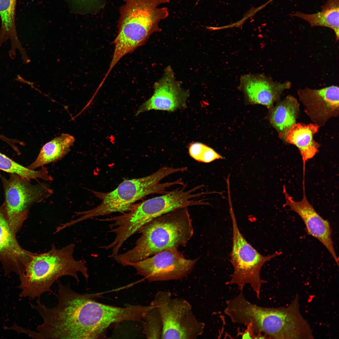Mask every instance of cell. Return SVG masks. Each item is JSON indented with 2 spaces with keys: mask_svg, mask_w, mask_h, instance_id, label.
I'll return each mask as SVG.
<instances>
[{
  "mask_svg": "<svg viewBox=\"0 0 339 339\" xmlns=\"http://www.w3.org/2000/svg\"><path fill=\"white\" fill-rule=\"evenodd\" d=\"M137 233L141 235L135 246L114 258L124 266H131L167 249L186 246L194 230L188 208L185 207L154 218Z\"/></svg>",
  "mask_w": 339,
  "mask_h": 339,
  "instance_id": "1",
  "label": "cell"
},
{
  "mask_svg": "<svg viewBox=\"0 0 339 339\" xmlns=\"http://www.w3.org/2000/svg\"><path fill=\"white\" fill-rule=\"evenodd\" d=\"M75 247L72 243L58 249L53 244L47 252L32 253L19 276L20 296L33 299L46 292L55 295L51 287L56 281L66 276L73 277L79 282L78 272L87 280L89 275L85 262L74 257Z\"/></svg>",
  "mask_w": 339,
  "mask_h": 339,
  "instance_id": "2",
  "label": "cell"
},
{
  "mask_svg": "<svg viewBox=\"0 0 339 339\" xmlns=\"http://www.w3.org/2000/svg\"><path fill=\"white\" fill-rule=\"evenodd\" d=\"M119 9L118 32L110 65L113 67L125 55L143 45L154 32H160L159 22L169 16L168 8H158L170 0H123Z\"/></svg>",
  "mask_w": 339,
  "mask_h": 339,
  "instance_id": "3",
  "label": "cell"
},
{
  "mask_svg": "<svg viewBox=\"0 0 339 339\" xmlns=\"http://www.w3.org/2000/svg\"><path fill=\"white\" fill-rule=\"evenodd\" d=\"M180 168L163 167L149 175L140 178L126 180L113 191L108 192L92 191L94 195L101 200L100 205L90 210L75 212L78 218L73 220L77 223L95 217L119 212L124 213L131 210L135 202L147 195L154 194H163L169 188L175 185H184L181 178L171 182L161 183L165 177L178 172H182Z\"/></svg>",
  "mask_w": 339,
  "mask_h": 339,
  "instance_id": "4",
  "label": "cell"
},
{
  "mask_svg": "<svg viewBox=\"0 0 339 339\" xmlns=\"http://www.w3.org/2000/svg\"><path fill=\"white\" fill-rule=\"evenodd\" d=\"M230 213L233 225V245L230 261L234 272L230 279L226 283L236 284L240 291L246 284H249L259 299L261 286L266 282L261 277V267L266 262L282 252H276L267 256L261 254L241 233L232 206H230Z\"/></svg>",
  "mask_w": 339,
  "mask_h": 339,
  "instance_id": "5",
  "label": "cell"
},
{
  "mask_svg": "<svg viewBox=\"0 0 339 339\" xmlns=\"http://www.w3.org/2000/svg\"><path fill=\"white\" fill-rule=\"evenodd\" d=\"M153 301L161 318V339H195L203 333L205 324L196 318L186 300L173 297L169 291H160Z\"/></svg>",
  "mask_w": 339,
  "mask_h": 339,
  "instance_id": "6",
  "label": "cell"
},
{
  "mask_svg": "<svg viewBox=\"0 0 339 339\" xmlns=\"http://www.w3.org/2000/svg\"><path fill=\"white\" fill-rule=\"evenodd\" d=\"M5 201L3 204L10 226L15 234L26 219L30 207L50 196L53 190L47 185L33 184L15 174L9 178L2 177Z\"/></svg>",
  "mask_w": 339,
  "mask_h": 339,
  "instance_id": "7",
  "label": "cell"
},
{
  "mask_svg": "<svg viewBox=\"0 0 339 339\" xmlns=\"http://www.w3.org/2000/svg\"><path fill=\"white\" fill-rule=\"evenodd\" d=\"M198 258H185L177 248L167 249L131 266L150 282L181 279L193 270Z\"/></svg>",
  "mask_w": 339,
  "mask_h": 339,
  "instance_id": "8",
  "label": "cell"
},
{
  "mask_svg": "<svg viewBox=\"0 0 339 339\" xmlns=\"http://www.w3.org/2000/svg\"><path fill=\"white\" fill-rule=\"evenodd\" d=\"M153 87V95L139 107L136 116L152 110L173 111L186 108L188 92L176 80L170 66L165 68L163 76L154 83Z\"/></svg>",
  "mask_w": 339,
  "mask_h": 339,
  "instance_id": "9",
  "label": "cell"
},
{
  "mask_svg": "<svg viewBox=\"0 0 339 339\" xmlns=\"http://www.w3.org/2000/svg\"><path fill=\"white\" fill-rule=\"evenodd\" d=\"M339 87L332 85L318 89L306 88L298 90L304 111L319 127L339 116Z\"/></svg>",
  "mask_w": 339,
  "mask_h": 339,
  "instance_id": "10",
  "label": "cell"
},
{
  "mask_svg": "<svg viewBox=\"0 0 339 339\" xmlns=\"http://www.w3.org/2000/svg\"><path fill=\"white\" fill-rule=\"evenodd\" d=\"M304 189L302 199L296 201L288 193L285 186H283V193L285 202L283 206L289 207L290 210L299 216L305 225L308 234L317 239L326 247L338 265L339 259L335 251L330 223L317 213L308 202Z\"/></svg>",
  "mask_w": 339,
  "mask_h": 339,
  "instance_id": "11",
  "label": "cell"
},
{
  "mask_svg": "<svg viewBox=\"0 0 339 339\" xmlns=\"http://www.w3.org/2000/svg\"><path fill=\"white\" fill-rule=\"evenodd\" d=\"M239 89L251 103L264 105L271 109L280 100L285 90L291 88V83L276 82L262 74H248L241 75Z\"/></svg>",
  "mask_w": 339,
  "mask_h": 339,
  "instance_id": "12",
  "label": "cell"
},
{
  "mask_svg": "<svg viewBox=\"0 0 339 339\" xmlns=\"http://www.w3.org/2000/svg\"><path fill=\"white\" fill-rule=\"evenodd\" d=\"M32 253L19 245L5 214L3 205L0 207V259L9 265V271L19 275Z\"/></svg>",
  "mask_w": 339,
  "mask_h": 339,
  "instance_id": "13",
  "label": "cell"
},
{
  "mask_svg": "<svg viewBox=\"0 0 339 339\" xmlns=\"http://www.w3.org/2000/svg\"><path fill=\"white\" fill-rule=\"evenodd\" d=\"M17 0H0V47L10 40L11 48L9 51L10 57H16V51L20 54L22 62H28L29 58L22 46L18 36L15 23V11Z\"/></svg>",
  "mask_w": 339,
  "mask_h": 339,
  "instance_id": "14",
  "label": "cell"
},
{
  "mask_svg": "<svg viewBox=\"0 0 339 339\" xmlns=\"http://www.w3.org/2000/svg\"><path fill=\"white\" fill-rule=\"evenodd\" d=\"M319 126L313 123H296L287 132L283 140L299 149L304 163L313 158L319 151L320 145L313 138Z\"/></svg>",
  "mask_w": 339,
  "mask_h": 339,
  "instance_id": "15",
  "label": "cell"
},
{
  "mask_svg": "<svg viewBox=\"0 0 339 339\" xmlns=\"http://www.w3.org/2000/svg\"><path fill=\"white\" fill-rule=\"evenodd\" d=\"M270 109V121L277 131L279 138L283 140L288 131L296 123L299 104L295 98L288 95Z\"/></svg>",
  "mask_w": 339,
  "mask_h": 339,
  "instance_id": "16",
  "label": "cell"
},
{
  "mask_svg": "<svg viewBox=\"0 0 339 339\" xmlns=\"http://www.w3.org/2000/svg\"><path fill=\"white\" fill-rule=\"evenodd\" d=\"M75 141L73 136L62 134L43 145L35 159L27 167L35 170L61 159L70 151Z\"/></svg>",
  "mask_w": 339,
  "mask_h": 339,
  "instance_id": "17",
  "label": "cell"
},
{
  "mask_svg": "<svg viewBox=\"0 0 339 339\" xmlns=\"http://www.w3.org/2000/svg\"><path fill=\"white\" fill-rule=\"evenodd\" d=\"M308 22L312 26H323L333 30L336 40L339 37V0H327L321 11L316 13L306 14L297 12L292 14Z\"/></svg>",
  "mask_w": 339,
  "mask_h": 339,
  "instance_id": "18",
  "label": "cell"
},
{
  "mask_svg": "<svg viewBox=\"0 0 339 339\" xmlns=\"http://www.w3.org/2000/svg\"><path fill=\"white\" fill-rule=\"evenodd\" d=\"M0 170L10 174H15L26 180L40 179L51 181L53 178L44 166L38 170L30 169L19 164L0 152Z\"/></svg>",
  "mask_w": 339,
  "mask_h": 339,
  "instance_id": "19",
  "label": "cell"
},
{
  "mask_svg": "<svg viewBox=\"0 0 339 339\" xmlns=\"http://www.w3.org/2000/svg\"><path fill=\"white\" fill-rule=\"evenodd\" d=\"M143 319L146 337L148 339H160L162 331V324L159 311L152 301Z\"/></svg>",
  "mask_w": 339,
  "mask_h": 339,
  "instance_id": "20",
  "label": "cell"
},
{
  "mask_svg": "<svg viewBox=\"0 0 339 339\" xmlns=\"http://www.w3.org/2000/svg\"><path fill=\"white\" fill-rule=\"evenodd\" d=\"M75 4L87 12H95L103 8V0H72Z\"/></svg>",
  "mask_w": 339,
  "mask_h": 339,
  "instance_id": "21",
  "label": "cell"
},
{
  "mask_svg": "<svg viewBox=\"0 0 339 339\" xmlns=\"http://www.w3.org/2000/svg\"><path fill=\"white\" fill-rule=\"evenodd\" d=\"M223 158L214 149L205 145L201 153L200 162L209 163L218 159Z\"/></svg>",
  "mask_w": 339,
  "mask_h": 339,
  "instance_id": "22",
  "label": "cell"
},
{
  "mask_svg": "<svg viewBox=\"0 0 339 339\" xmlns=\"http://www.w3.org/2000/svg\"><path fill=\"white\" fill-rule=\"evenodd\" d=\"M205 144L199 142L190 144L189 147L190 156L195 160L200 162L201 155Z\"/></svg>",
  "mask_w": 339,
  "mask_h": 339,
  "instance_id": "23",
  "label": "cell"
},
{
  "mask_svg": "<svg viewBox=\"0 0 339 339\" xmlns=\"http://www.w3.org/2000/svg\"><path fill=\"white\" fill-rule=\"evenodd\" d=\"M247 329L242 333L241 335L242 338L243 339H255L256 336L255 335L253 330L250 324L246 325Z\"/></svg>",
  "mask_w": 339,
  "mask_h": 339,
  "instance_id": "24",
  "label": "cell"
}]
</instances>
